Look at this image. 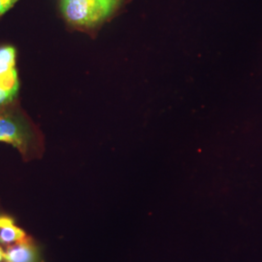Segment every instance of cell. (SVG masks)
<instances>
[{
  "instance_id": "obj_1",
  "label": "cell",
  "mask_w": 262,
  "mask_h": 262,
  "mask_svg": "<svg viewBox=\"0 0 262 262\" xmlns=\"http://www.w3.org/2000/svg\"><path fill=\"white\" fill-rule=\"evenodd\" d=\"M118 3L119 0H62L61 11L69 24L94 28L112 14Z\"/></svg>"
},
{
  "instance_id": "obj_2",
  "label": "cell",
  "mask_w": 262,
  "mask_h": 262,
  "mask_svg": "<svg viewBox=\"0 0 262 262\" xmlns=\"http://www.w3.org/2000/svg\"><path fill=\"white\" fill-rule=\"evenodd\" d=\"M30 135L21 121L9 114H0V142L11 144L21 154L28 150Z\"/></svg>"
},
{
  "instance_id": "obj_3",
  "label": "cell",
  "mask_w": 262,
  "mask_h": 262,
  "mask_svg": "<svg viewBox=\"0 0 262 262\" xmlns=\"http://www.w3.org/2000/svg\"><path fill=\"white\" fill-rule=\"evenodd\" d=\"M5 262H40L37 248L30 238L19 243L10 245L4 254Z\"/></svg>"
},
{
  "instance_id": "obj_4",
  "label": "cell",
  "mask_w": 262,
  "mask_h": 262,
  "mask_svg": "<svg viewBox=\"0 0 262 262\" xmlns=\"http://www.w3.org/2000/svg\"><path fill=\"white\" fill-rule=\"evenodd\" d=\"M28 239L26 232L15 225L12 216L0 215V244L10 246L11 244L19 243Z\"/></svg>"
},
{
  "instance_id": "obj_5",
  "label": "cell",
  "mask_w": 262,
  "mask_h": 262,
  "mask_svg": "<svg viewBox=\"0 0 262 262\" xmlns=\"http://www.w3.org/2000/svg\"><path fill=\"white\" fill-rule=\"evenodd\" d=\"M0 62L11 66H16V50L11 46L0 47Z\"/></svg>"
},
{
  "instance_id": "obj_6",
  "label": "cell",
  "mask_w": 262,
  "mask_h": 262,
  "mask_svg": "<svg viewBox=\"0 0 262 262\" xmlns=\"http://www.w3.org/2000/svg\"><path fill=\"white\" fill-rule=\"evenodd\" d=\"M18 0H0V12L1 15L7 12L8 10L17 2Z\"/></svg>"
},
{
  "instance_id": "obj_7",
  "label": "cell",
  "mask_w": 262,
  "mask_h": 262,
  "mask_svg": "<svg viewBox=\"0 0 262 262\" xmlns=\"http://www.w3.org/2000/svg\"><path fill=\"white\" fill-rule=\"evenodd\" d=\"M13 98L14 97L11 94H8L7 92H5L4 90H2L0 88V105L9 102L11 100H13Z\"/></svg>"
},
{
  "instance_id": "obj_8",
  "label": "cell",
  "mask_w": 262,
  "mask_h": 262,
  "mask_svg": "<svg viewBox=\"0 0 262 262\" xmlns=\"http://www.w3.org/2000/svg\"><path fill=\"white\" fill-rule=\"evenodd\" d=\"M4 254H5V253L3 252L2 248L0 247V262H2L4 260Z\"/></svg>"
},
{
  "instance_id": "obj_9",
  "label": "cell",
  "mask_w": 262,
  "mask_h": 262,
  "mask_svg": "<svg viewBox=\"0 0 262 262\" xmlns=\"http://www.w3.org/2000/svg\"><path fill=\"white\" fill-rule=\"evenodd\" d=\"M0 16H1V12H0Z\"/></svg>"
}]
</instances>
